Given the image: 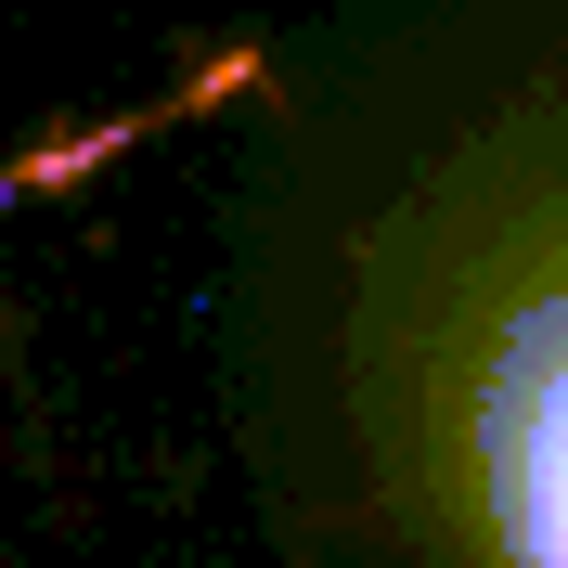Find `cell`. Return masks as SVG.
<instances>
[{
  "mask_svg": "<svg viewBox=\"0 0 568 568\" xmlns=\"http://www.w3.org/2000/svg\"><path fill=\"white\" fill-rule=\"evenodd\" d=\"M439 465L504 568H568V116L504 130L426 220Z\"/></svg>",
  "mask_w": 568,
  "mask_h": 568,
  "instance_id": "6da1fadb",
  "label": "cell"
}]
</instances>
